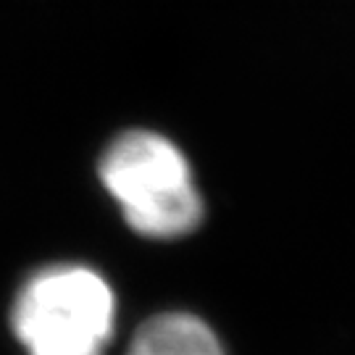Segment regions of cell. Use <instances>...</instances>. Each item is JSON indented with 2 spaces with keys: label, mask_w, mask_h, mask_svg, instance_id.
I'll return each mask as SVG.
<instances>
[{
  "label": "cell",
  "mask_w": 355,
  "mask_h": 355,
  "mask_svg": "<svg viewBox=\"0 0 355 355\" xmlns=\"http://www.w3.org/2000/svg\"><path fill=\"white\" fill-rule=\"evenodd\" d=\"M116 295L87 266H48L32 274L11 308L26 355H105L114 337Z\"/></svg>",
  "instance_id": "cell-1"
},
{
  "label": "cell",
  "mask_w": 355,
  "mask_h": 355,
  "mask_svg": "<svg viewBox=\"0 0 355 355\" xmlns=\"http://www.w3.org/2000/svg\"><path fill=\"white\" fill-rule=\"evenodd\" d=\"M101 177L127 224L145 237L174 240L190 234L203 218L184 155L153 132L119 137L103 155Z\"/></svg>",
  "instance_id": "cell-2"
},
{
  "label": "cell",
  "mask_w": 355,
  "mask_h": 355,
  "mask_svg": "<svg viewBox=\"0 0 355 355\" xmlns=\"http://www.w3.org/2000/svg\"><path fill=\"white\" fill-rule=\"evenodd\" d=\"M127 355H227L216 331L200 316L171 311L148 318L135 331Z\"/></svg>",
  "instance_id": "cell-3"
}]
</instances>
